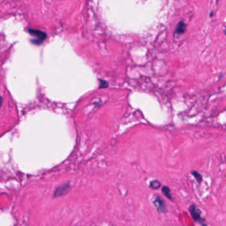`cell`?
<instances>
[{"label": "cell", "mask_w": 226, "mask_h": 226, "mask_svg": "<svg viewBox=\"0 0 226 226\" xmlns=\"http://www.w3.org/2000/svg\"><path fill=\"white\" fill-rule=\"evenodd\" d=\"M217 1H218V0H217Z\"/></svg>", "instance_id": "8fae6325"}, {"label": "cell", "mask_w": 226, "mask_h": 226, "mask_svg": "<svg viewBox=\"0 0 226 226\" xmlns=\"http://www.w3.org/2000/svg\"><path fill=\"white\" fill-rule=\"evenodd\" d=\"M153 203L154 207L156 208L157 210L158 211V212L161 213V214H164V213H166L167 212V206L166 202H165L164 200L160 196H155Z\"/></svg>", "instance_id": "3957f363"}, {"label": "cell", "mask_w": 226, "mask_h": 226, "mask_svg": "<svg viewBox=\"0 0 226 226\" xmlns=\"http://www.w3.org/2000/svg\"><path fill=\"white\" fill-rule=\"evenodd\" d=\"M149 187L153 190H157L159 189V188L161 187V183L159 181V180H153L150 182Z\"/></svg>", "instance_id": "52a82bcc"}, {"label": "cell", "mask_w": 226, "mask_h": 226, "mask_svg": "<svg viewBox=\"0 0 226 226\" xmlns=\"http://www.w3.org/2000/svg\"><path fill=\"white\" fill-rule=\"evenodd\" d=\"M70 188V182H68V183H65L64 184L61 185L59 187H58L57 189H56L55 192L54 193V197H58V196H63L67 194V193L69 191V190Z\"/></svg>", "instance_id": "277c9868"}, {"label": "cell", "mask_w": 226, "mask_h": 226, "mask_svg": "<svg viewBox=\"0 0 226 226\" xmlns=\"http://www.w3.org/2000/svg\"><path fill=\"white\" fill-rule=\"evenodd\" d=\"M28 32H29V33L31 35H32V36H34L37 38L36 39L32 40L31 41L33 44L37 45H39L41 44V43L44 41L45 39H46V38L47 37V35L46 33L44 31H40V30L29 29H28Z\"/></svg>", "instance_id": "6da1fadb"}, {"label": "cell", "mask_w": 226, "mask_h": 226, "mask_svg": "<svg viewBox=\"0 0 226 226\" xmlns=\"http://www.w3.org/2000/svg\"><path fill=\"white\" fill-rule=\"evenodd\" d=\"M162 192L164 194V196H166L167 198L172 200V197L171 194V190H170L169 187L166 186H164L162 188Z\"/></svg>", "instance_id": "8992f818"}, {"label": "cell", "mask_w": 226, "mask_h": 226, "mask_svg": "<svg viewBox=\"0 0 226 226\" xmlns=\"http://www.w3.org/2000/svg\"><path fill=\"white\" fill-rule=\"evenodd\" d=\"M99 82H100V86H99V88H106L109 86L108 82L107 81L103 79H99Z\"/></svg>", "instance_id": "9c48e42d"}, {"label": "cell", "mask_w": 226, "mask_h": 226, "mask_svg": "<svg viewBox=\"0 0 226 226\" xmlns=\"http://www.w3.org/2000/svg\"><path fill=\"white\" fill-rule=\"evenodd\" d=\"M189 212L191 216L196 222L198 223L200 225H205L204 220L202 217L201 210L199 209L198 207L194 204L191 205L189 207Z\"/></svg>", "instance_id": "7a4b0ae2"}, {"label": "cell", "mask_w": 226, "mask_h": 226, "mask_svg": "<svg viewBox=\"0 0 226 226\" xmlns=\"http://www.w3.org/2000/svg\"><path fill=\"white\" fill-rule=\"evenodd\" d=\"M192 174L194 176L195 179L196 180V181L198 182V183H201V182L202 181V176L198 172L196 171H192Z\"/></svg>", "instance_id": "ba28073f"}, {"label": "cell", "mask_w": 226, "mask_h": 226, "mask_svg": "<svg viewBox=\"0 0 226 226\" xmlns=\"http://www.w3.org/2000/svg\"><path fill=\"white\" fill-rule=\"evenodd\" d=\"M2 101H3V98H2V97H1V96H0V106H1Z\"/></svg>", "instance_id": "30bf717a"}, {"label": "cell", "mask_w": 226, "mask_h": 226, "mask_svg": "<svg viewBox=\"0 0 226 226\" xmlns=\"http://www.w3.org/2000/svg\"><path fill=\"white\" fill-rule=\"evenodd\" d=\"M186 31V25L183 21L179 22L177 24L176 29L174 31V35H182L184 34Z\"/></svg>", "instance_id": "5b68a950"}]
</instances>
